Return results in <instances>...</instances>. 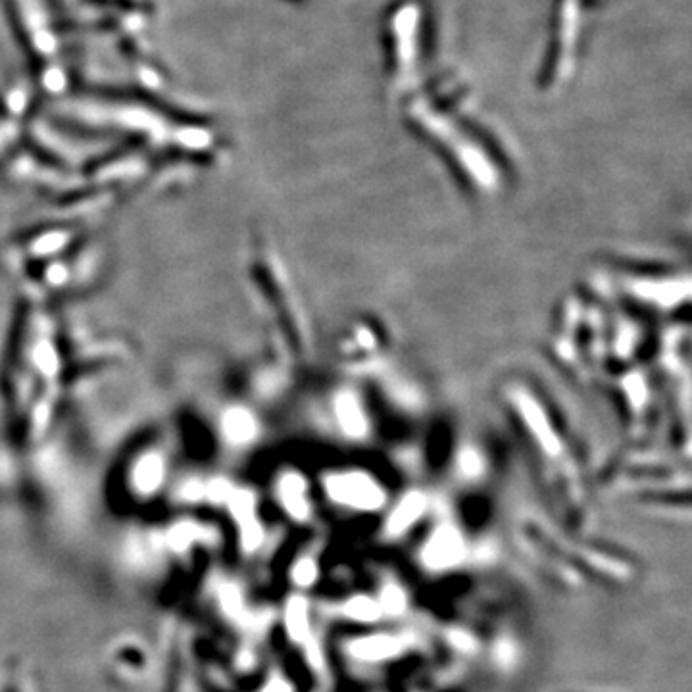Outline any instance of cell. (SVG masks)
<instances>
[{"label":"cell","mask_w":692,"mask_h":692,"mask_svg":"<svg viewBox=\"0 0 692 692\" xmlns=\"http://www.w3.org/2000/svg\"><path fill=\"white\" fill-rule=\"evenodd\" d=\"M331 495L335 496L339 502L358 506V508H368L381 500L379 489L373 485V481H370L366 475H358V473L337 475L331 481Z\"/></svg>","instance_id":"1"},{"label":"cell","mask_w":692,"mask_h":692,"mask_svg":"<svg viewBox=\"0 0 692 692\" xmlns=\"http://www.w3.org/2000/svg\"><path fill=\"white\" fill-rule=\"evenodd\" d=\"M293 493H298V491H297V479H293ZM293 500H295V504H293V508H297V495H295V498H293Z\"/></svg>","instance_id":"2"}]
</instances>
